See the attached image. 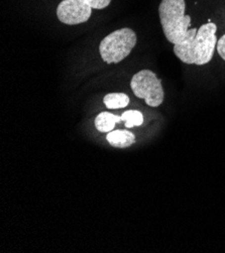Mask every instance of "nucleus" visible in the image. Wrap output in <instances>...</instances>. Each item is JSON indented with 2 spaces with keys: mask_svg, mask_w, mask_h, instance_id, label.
I'll list each match as a JSON object with an SVG mask.
<instances>
[{
  "mask_svg": "<svg viewBox=\"0 0 225 253\" xmlns=\"http://www.w3.org/2000/svg\"><path fill=\"white\" fill-rule=\"evenodd\" d=\"M217 25L208 22L200 29L188 31L186 40L174 44V53L179 60L185 64L203 66L208 64L214 55L217 44Z\"/></svg>",
  "mask_w": 225,
  "mask_h": 253,
  "instance_id": "nucleus-1",
  "label": "nucleus"
},
{
  "mask_svg": "<svg viewBox=\"0 0 225 253\" xmlns=\"http://www.w3.org/2000/svg\"><path fill=\"white\" fill-rule=\"evenodd\" d=\"M185 0H163L159 6L160 20L168 42L179 44L188 35L191 16L185 14Z\"/></svg>",
  "mask_w": 225,
  "mask_h": 253,
  "instance_id": "nucleus-2",
  "label": "nucleus"
},
{
  "mask_svg": "<svg viewBox=\"0 0 225 253\" xmlns=\"http://www.w3.org/2000/svg\"><path fill=\"white\" fill-rule=\"evenodd\" d=\"M136 44V35L129 28L117 30L105 37L99 45V53L107 64H118L126 59Z\"/></svg>",
  "mask_w": 225,
  "mask_h": 253,
  "instance_id": "nucleus-3",
  "label": "nucleus"
},
{
  "mask_svg": "<svg viewBox=\"0 0 225 253\" xmlns=\"http://www.w3.org/2000/svg\"><path fill=\"white\" fill-rule=\"evenodd\" d=\"M131 87L134 94L137 98L143 99L148 106L158 107L164 102L165 92L162 82L152 71L142 70L135 74Z\"/></svg>",
  "mask_w": 225,
  "mask_h": 253,
  "instance_id": "nucleus-4",
  "label": "nucleus"
},
{
  "mask_svg": "<svg viewBox=\"0 0 225 253\" xmlns=\"http://www.w3.org/2000/svg\"><path fill=\"white\" fill-rule=\"evenodd\" d=\"M92 13V7L86 0H63L57 7L58 19L68 25L86 22Z\"/></svg>",
  "mask_w": 225,
  "mask_h": 253,
  "instance_id": "nucleus-5",
  "label": "nucleus"
},
{
  "mask_svg": "<svg viewBox=\"0 0 225 253\" xmlns=\"http://www.w3.org/2000/svg\"><path fill=\"white\" fill-rule=\"evenodd\" d=\"M107 141L113 147L117 148H126L131 146L135 140V136L133 132L129 130H112L108 132L106 136Z\"/></svg>",
  "mask_w": 225,
  "mask_h": 253,
  "instance_id": "nucleus-6",
  "label": "nucleus"
},
{
  "mask_svg": "<svg viewBox=\"0 0 225 253\" xmlns=\"http://www.w3.org/2000/svg\"><path fill=\"white\" fill-rule=\"evenodd\" d=\"M120 121H122L121 116H116L109 112H102L95 118V126L100 132H110L114 129L115 124Z\"/></svg>",
  "mask_w": 225,
  "mask_h": 253,
  "instance_id": "nucleus-7",
  "label": "nucleus"
},
{
  "mask_svg": "<svg viewBox=\"0 0 225 253\" xmlns=\"http://www.w3.org/2000/svg\"><path fill=\"white\" fill-rule=\"evenodd\" d=\"M104 105L108 109H121L130 103V97L124 93H109L103 99Z\"/></svg>",
  "mask_w": 225,
  "mask_h": 253,
  "instance_id": "nucleus-8",
  "label": "nucleus"
},
{
  "mask_svg": "<svg viewBox=\"0 0 225 253\" xmlns=\"http://www.w3.org/2000/svg\"><path fill=\"white\" fill-rule=\"evenodd\" d=\"M122 121L126 122V127L132 128L135 126H140L143 123V115L137 110H128L121 115Z\"/></svg>",
  "mask_w": 225,
  "mask_h": 253,
  "instance_id": "nucleus-9",
  "label": "nucleus"
},
{
  "mask_svg": "<svg viewBox=\"0 0 225 253\" xmlns=\"http://www.w3.org/2000/svg\"><path fill=\"white\" fill-rule=\"evenodd\" d=\"M86 2L92 9H103L110 4L111 0H86Z\"/></svg>",
  "mask_w": 225,
  "mask_h": 253,
  "instance_id": "nucleus-10",
  "label": "nucleus"
},
{
  "mask_svg": "<svg viewBox=\"0 0 225 253\" xmlns=\"http://www.w3.org/2000/svg\"><path fill=\"white\" fill-rule=\"evenodd\" d=\"M216 49L219 56L225 61V34L218 40L216 44Z\"/></svg>",
  "mask_w": 225,
  "mask_h": 253,
  "instance_id": "nucleus-11",
  "label": "nucleus"
}]
</instances>
